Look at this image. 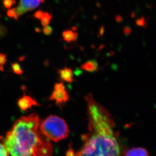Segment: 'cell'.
<instances>
[{
    "instance_id": "13",
    "label": "cell",
    "mask_w": 156,
    "mask_h": 156,
    "mask_svg": "<svg viewBox=\"0 0 156 156\" xmlns=\"http://www.w3.org/2000/svg\"><path fill=\"white\" fill-rule=\"evenodd\" d=\"M15 3H16V1H12V0H6L3 1L4 6L7 9L10 8L13 5L15 4Z\"/></svg>"
},
{
    "instance_id": "14",
    "label": "cell",
    "mask_w": 156,
    "mask_h": 156,
    "mask_svg": "<svg viewBox=\"0 0 156 156\" xmlns=\"http://www.w3.org/2000/svg\"><path fill=\"white\" fill-rule=\"evenodd\" d=\"M9 153L6 150L3 144L0 143V156H8Z\"/></svg>"
},
{
    "instance_id": "2",
    "label": "cell",
    "mask_w": 156,
    "mask_h": 156,
    "mask_svg": "<svg viewBox=\"0 0 156 156\" xmlns=\"http://www.w3.org/2000/svg\"><path fill=\"white\" fill-rule=\"evenodd\" d=\"M37 114L21 117L6 134L3 144L12 156H52L51 143L40 131Z\"/></svg>"
},
{
    "instance_id": "6",
    "label": "cell",
    "mask_w": 156,
    "mask_h": 156,
    "mask_svg": "<svg viewBox=\"0 0 156 156\" xmlns=\"http://www.w3.org/2000/svg\"><path fill=\"white\" fill-rule=\"evenodd\" d=\"M17 104L19 108L22 111H27L34 106H40L35 100L26 95L20 98L18 101Z\"/></svg>"
},
{
    "instance_id": "1",
    "label": "cell",
    "mask_w": 156,
    "mask_h": 156,
    "mask_svg": "<svg viewBox=\"0 0 156 156\" xmlns=\"http://www.w3.org/2000/svg\"><path fill=\"white\" fill-rule=\"evenodd\" d=\"M88 116V132L81 139L77 151L69 150L67 156H121V147L110 112L94 100L90 93L85 97Z\"/></svg>"
},
{
    "instance_id": "8",
    "label": "cell",
    "mask_w": 156,
    "mask_h": 156,
    "mask_svg": "<svg viewBox=\"0 0 156 156\" xmlns=\"http://www.w3.org/2000/svg\"><path fill=\"white\" fill-rule=\"evenodd\" d=\"M80 68L81 69L87 71L88 72H96L99 70V64L97 62V61L94 60L87 61L81 65Z\"/></svg>"
},
{
    "instance_id": "11",
    "label": "cell",
    "mask_w": 156,
    "mask_h": 156,
    "mask_svg": "<svg viewBox=\"0 0 156 156\" xmlns=\"http://www.w3.org/2000/svg\"><path fill=\"white\" fill-rule=\"evenodd\" d=\"M52 18V14L49 13L48 12H44L41 18V24L42 26L44 27L48 26V24L50 23L51 20Z\"/></svg>"
},
{
    "instance_id": "17",
    "label": "cell",
    "mask_w": 156,
    "mask_h": 156,
    "mask_svg": "<svg viewBox=\"0 0 156 156\" xmlns=\"http://www.w3.org/2000/svg\"><path fill=\"white\" fill-rule=\"evenodd\" d=\"M7 28L4 25L0 24V38L4 37L7 34Z\"/></svg>"
},
{
    "instance_id": "19",
    "label": "cell",
    "mask_w": 156,
    "mask_h": 156,
    "mask_svg": "<svg viewBox=\"0 0 156 156\" xmlns=\"http://www.w3.org/2000/svg\"><path fill=\"white\" fill-rule=\"evenodd\" d=\"M136 24L140 27H145L146 24V20L144 17H142L136 21Z\"/></svg>"
},
{
    "instance_id": "12",
    "label": "cell",
    "mask_w": 156,
    "mask_h": 156,
    "mask_svg": "<svg viewBox=\"0 0 156 156\" xmlns=\"http://www.w3.org/2000/svg\"><path fill=\"white\" fill-rule=\"evenodd\" d=\"M11 66H12V70L15 73L18 74V75H21L23 74V72L21 68L20 65L19 63H14L12 64Z\"/></svg>"
},
{
    "instance_id": "15",
    "label": "cell",
    "mask_w": 156,
    "mask_h": 156,
    "mask_svg": "<svg viewBox=\"0 0 156 156\" xmlns=\"http://www.w3.org/2000/svg\"><path fill=\"white\" fill-rule=\"evenodd\" d=\"M7 15L9 17L14 18L15 19L16 17V8H13L12 9H9L8 11Z\"/></svg>"
},
{
    "instance_id": "4",
    "label": "cell",
    "mask_w": 156,
    "mask_h": 156,
    "mask_svg": "<svg viewBox=\"0 0 156 156\" xmlns=\"http://www.w3.org/2000/svg\"><path fill=\"white\" fill-rule=\"evenodd\" d=\"M54 91L50 97L51 100L55 101L56 104L60 107L69 100V95L65 89V87L62 83H57L55 84Z\"/></svg>"
},
{
    "instance_id": "5",
    "label": "cell",
    "mask_w": 156,
    "mask_h": 156,
    "mask_svg": "<svg viewBox=\"0 0 156 156\" xmlns=\"http://www.w3.org/2000/svg\"><path fill=\"white\" fill-rule=\"evenodd\" d=\"M44 2V1H20L17 7L16 8V17L15 20H17L19 17L26 12L36 9Z\"/></svg>"
},
{
    "instance_id": "21",
    "label": "cell",
    "mask_w": 156,
    "mask_h": 156,
    "mask_svg": "<svg viewBox=\"0 0 156 156\" xmlns=\"http://www.w3.org/2000/svg\"><path fill=\"white\" fill-rule=\"evenodd\" d=\"M131 32V30L129 27H126L125 28H124V33H125V34L127 35L129 34Z\"/></svg>"
},
{
    "instance_id": "16",
    "label": "cell",
    "mask_w": 156,
    "mask_h": 156,
    "mask_svg": "<svg viewBox=\"0 0 156 156\" xmlns=\"http://www.w3.org/2000/svg\"><path fill=\"white\" fill-rule=\"evenodd\" d=\"M43 33L45 35H49L51 34L52 32H53V30L52 27L50 26H46L44 27V28H43Z\"/></svg>"
},
{
    "instance_id": "20",
    "label": "cell",
    "mask_w": 156,
    "mask_h": 156,
    "mask_svg": "<svg viewBox=\"0 0 156 156\" xmlns=\"http://www.w3.org/2000/svg\"><path fill=\"white\" fill-rule=\"evenodd\" d=\"M43 13H44V12L42 11H37V12H35V13L34 14V17L35 18H37V19H41V16H42V15H43Z\"/></svg>"
},
{
    "instance_id": "18",
    "label": "cell",
    "mask_w": 156,
    "mask_h": 156,
    "mask_svg": "<svg viewBox=\"0 0 156 156\" xmlns=\"http://www.w3.org/2000/svg\"><path fill=\"white\" fill-rule=\"evenodd\" d=\"M7 62V56L6 54L0 53V66L3 67Z\"/></svg>"
},
{
    "instance_id": "9",
    "label": "cell",
    "mask_w": 156,
    "mask_h": 156,
    "mask_svg": "<svg viewBox=\"0 0 156 156\" xmlns=\"http://www.w3.org/2000/svg\"><path fill=\"white\" fill-rule=\"evenodd\" d=\"M125 156H150L147 151L141 147H134L127 151Z\"/></svg>"
},
{
    "instance_id": "3",
    "label": "cell",
    "mask_w": 156,
    "mask_h": 156,
    "mask_svg": "<svg viewBox=\"0 0 156 156\" xmlns=\"http://www.w3.org/2000/svg\"><path fill=\"white\" fill-rule=\"evenodd\" d=\"M40 131L49 140L58 142L68 137L69 129L65 120L55 115H50L41 122Z\"/></svg>"
},
{
    "instance_id": "7",
    "label": "cell",
    "mask_w": 156,
    "mask_h": 156,
    "mask_svg": "<svg viewBox=\"0 0 156 156\" xmlns=\"http://www.w3.org/2000/svg\"><path fill=\"white\" fill-rule=\"evenodd\" d=\"M58 73L59 74L61 80L63 81L71 83L74 80L73 71L71 68L65 67L61 69H59L58 71Z\"/></svg>"
},
{
    "instance_id": "10",
    "label": "cell",
    "mask_w": 156,
    "mask_h": 156,
    "mask_svg": "<svg viewBox=\"0 0 156 156\" xmlns=\"http://www.w3.org/2000/svg\"><path fill=\"white\" fill-rule=\"evenodd\" d=\"M62 37L63 40L67 43L75 41L78 37V34L75 33L71 30H65L62 33Z\"/></svg>"
}]
</instances>
